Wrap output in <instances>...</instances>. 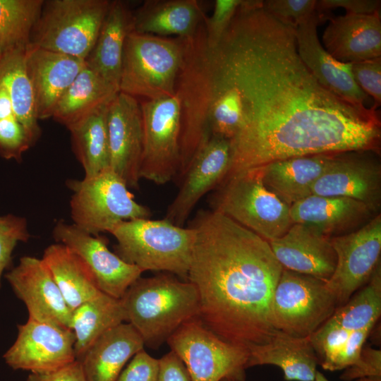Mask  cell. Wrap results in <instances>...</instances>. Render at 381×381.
I'll list each match as a JSON object with an SVG mask.
<instances>
[{
	"instance_id": "obj_41",
	"label": "cell",
	"mask_w": 381,
	"mask_h": 381,
	"mask_svg": "<svg viewBox=\"0 0 381 381\" xmlns=\"http://www.w3.org/2000/svg\"><path fill=\"white\" fill-rule=\"evenodd\" d=\"M158 371L159 359L143 349L131 358L116 381H157Z\"/></svg>"
},
{
	"instance_id": "obj_13",
	"label": "cell",
	"mask_w": 381,
	"mask_h": 381,
	"mask_svg": "<svg viewBox=\"0 0 381 381\" xmlns=\"http://www.w3.org/2000/svg\"><path fill=\"white\" fill-rule=\"evenodd\" d=\"M53 237L76 254L92 275L99 289L114 298L120 299L143 272L111 252L106 237L92 235L73 224L59 221L53 229Z\"/></svg>"
},
{
	"instance_id": "obj_36",
	"label": "cell",
	"mask_w": 381,
	"mask_h": 381,
	"mask_svg": "<svg viewBox=\"0 0 381 381\" xmlns=\"http://www.w3.org/2000/svg\"><path fill=\"white\" fill-rule=\"evenodd\" d=\"M30 237L25 217L11 214L0 217V286L2 273L10 265L17 243L26 242Z\"/></svg>"
},
{
	"instance_id": "obj_7",
	"label": "cell",
	"mask_w": 381,
	"mask_h": 381,
	"mask_svg": "<svg viewBox=\"0 0 381 381\" xmlns=\"http://www.w3.org/2000/svg\"><path fill=\"white\" fill-rule=\"evenodd\" d=\"M110 2L107 0L44 1L30 44L85 61L95 44Z\"/></svg>"
},
{
	"instance_id": "obj_46",
	"label": "cell",
	"mask_w": 381,
	"mask_h": 381,
	"mask_svg": "<svg viewBox=\"0 0 381 381\" xmlns=\"http://www.w3.org/2000/svg\"><path fill=\"white\" fill-rule=\"evenodd\" d=\"M314 381H329L327 377L320 371L317 370Z\"/></svg>"
},
{
	"instance_id": "obj_20",
	"label": "cell",
	"mask_w": 381,
	"mask_h": 381,
	"mask_svg": "<svg viewBox=\"0 0 381 381\" xmlns=\"http://www.w3.org/2000/svg\"><path fill=\"white\" fill-rule=\"evenodd\" d=\"M320 23L317 13L298 25L294 35L298 55L307 68L325 88L358 105H365L370 98L355 82L351 63L333 58L322 46L317 32Z\"/></svg>"
},
{
	"instance_id": "obj_34",
	"label": "cell",
	"mask_w": 381,
	"mask_h": 381,
	"mask_svg": "<svg viewBox=\"0 0 381 381\" xmlns=\"http://www.w3.org/2000/svg\"><path fill=\"white\" fill-rule=\"evenodd\" d=\"M365 286L337 308L328 319L351 331L373 328L381 314V264H377Z\"/></svg>"
},
{
	"instance_id": "obj_12",
	"label": "cell",
	"mask_w": 381,
	"mask_h": 381,
	"mask_svg": "<svg viewBox=\"0 0 381 381\" xmlns=\"http://www.w3.org/2000/svg\"><path fill=\"white\" fill-rule=\"evenodd\" d=\"M330 242L337 264L327 285L339 307L368 282L380 262V214L352 232L331 237Z\"/></svg>"
},
{
	"instance_id": "obj_19",
	"label": "cell",
	"mask_w": 381,
	"mask_h": 381,
	"mask_svg": "<svg viewBox=\"0 0 381 381\" xmlns=\"http://www.w3.org/2000/svg\"><path fill=\"white\" fill-rule=\"evenodd\" d=\"M25 69L30 81L38 119L52 116L54 108L85 61L29 44L25 52Z\"/></svg>"
},
{
	"instance_id": "obj_6",
	"label": "cell",
	"mask_w": 381,
	"mask_h": 381,
	"mask_svg": "<svg viewBox=\"0 0 381 381\" xmlns=\"http://www.w3.org/2000/svg\"><path fill=\"white\" fill-rule=\"evenodd\" d=\"M216 188L212 210L268 242L282 236L294 224L290 207L265 186L258 169L234 176Z\"/></svg>"
},
{
	"instance_id": "obj_38",
	"label": "cell",
	"mask_w": 381,
	"mask_h": 381,
	"mask_svg": "<svg viewBox=\"0 0 381 381\" xmlns=\"http://www.w3.org/2000/svg\"><path fill=\"white\" fill-rule=\"evenodd\" d=\"M317 0H267L264 8L279 20L294 28L316 13Z\"/></svg>"
},
{
	"instance_id": "obj_49",
	"label": "cell",
	"mask_w": 381,
	"mask_h": 381,
	"mask_svg": "<svg viewBox=\"0 0 381 381\" xmlns=\"http://www.w3.org/2000/svg\"><path fill=\"white\" fill-rule=\"evenodd\" d=\"M1 52H0V57H1Z\"/></svg>"
},
{
	"instance_id": "obj_9",
	"label": "cell",
	"mask_w": 381,
	"mask_h": 381,
	"mask_svg": "<svg viewBox=\"0 0 381 381\" xmlns=\"http://www.w3.org/2000/svg\"><path fill=\"white\" fill-rule=\"evenodd\" d=\"M167 343L184 363L192 381H245L247 347L229 342L209 329L199 318L181 325Z\"/></svg>"
},
{
	"instance_id": "obj_35",
	"label": "cell",
	"mask_w": 381,
	"mask_h": 381,
	"mask_svg": "<svg viewBox=\"0 0 381 381\" xmlns=\"http://www.w3.org/2000/svg\"><path fill=\"white\" fill-rule=\"evenodd\" d=\"M42 0H0V52L25 48L40 16Z\"/></svg>"
},
{
	"instance_id": "obj_17",
	"label": "cell",
	"mask_w": 381,
	"mask_h": 381,
	"mask_svg": "<svg viewBox=\"0 0 381 381\" xmlns=\"http://www.w3.org/2000/svg\"><path fill=\"white\" fill-rule=\"evenodd\" d=\"M5 277L28 318L70 329L71 310L42 258L23 256Z\"/></svg>"
},
{
	"instance_id": "obj_26",
	"label": "cell",
	"mask_w": 381,
	"mask_h": 381,
	"mask_svg": "<svg viewBox=\"0 0 381 381\" xmlns=\"http://www.w3.org/2000/svg\"><path fill=\"white\" fill-rule=\"evenodd\" d=\"M247 368L273 365L282 369L286 381H314L318 359L309 337L276 330L264 344L248 347Z\"/></svg>"
},
{
	"instance_id": "obj_40",
	"label": "cell",
	"mask_w": 381,
	"mask_h": 381,
	"mask_svg": "<svg viewBox=\"0 0 381 381\" xmlns=\"http://www.w3.org/2000/svg\"><path fill=\"white\" fill-rule=\"evenodd\" d=\"M351 73L358 87L373 98L375 109L381 104V57L351 63Z\"/></svg>"
},
{
	"instance_id": "obj_14",
	"label": "cell",
	"mask_w": 381,
	"mask_h": 381,
	"mask_svg": "<svg viewBox=\"0 0 381 381\" xmlns=\"http://www.w3.org/2000/svg\"><path fill=\"white\" fill-rule=\"evenodd\" d=\"M75 335L70 329L28 318L18 326V336L4 355L15 370L49 373L76 361Z\"/></svg>"
},
{
	"instance_id": "obj_4",
	"label": "cell",
	"mask_w": 381,
	"mask_h": 381,
	"mask_svg": "<svg viewBox=\"0 0 381 381\" xmlns=\"http://www.w3.org/2000/svg\"><path fill=\"white\" fill-rule=\"evenodd\" d=\"M116 240L115 253L145 271H164L187 279L195 232L167 219L122 221L109 232Z\"/></svg>"
},
{
	"instance_id": "obj_5",
	"label": "cell",
	"mask_w": 381,
	"mask_h": 381,
	"mask_svg": "<svg viewBox=\"0 0 381 381\" xmlns=\"http://www.w3.org/2000/svg\"><path fill=\"white\" fill-rule=\"evenodd\" d=\"M183 56V38L131 30L124 44L119 92L145 99L173 96Z\"/></svg>"
},
{
	"instance_id": "obj_10",
	"label": "cell",
	"mask_w": 381,
	"mask_h": 381,
	"mask_svg": "<svg viewBox=\"0 0 381 381\" xmlns=\"http://www.w3.org/2000/svg\"><path fill=\"white\" fill-rule=\"evenodd\" d=\"M337 307L326 281L283 269L272 301V325L293 336L309 337Z\"/></svg>"
},
{
	"instance_id": "obj_37",
	"label": "cell",
	"mask_w": 381,
	"mask_h": 381,
	"mask_svg": "<svg viewBox=\"0 0 381 381\" xmlns=\"http://www.w3.org/2000/svg\"><path fill=\"white\" fill-rule=\"evenodd\" d=\"M33 143L15 115L0 119V154L19 160Z\"/></svg>"
},
{
	"instance_id": "obj_24",
	"label": "cell",
	"mask_w": 381,
	"mask_h": 381,
	"mask_svg": "<svg viewBox=\"0 0 381 381\" xmlns=\"http://www.w3.org/2000/svg\"><path fill=\"white\" fill-rule=\"evenodd\" d=\"M337 153L291 157L268 163L258 169L265 186L291 207L312 195L314 183L332 163Z\"/></svg>"
},
{
	"instance_id": "obj_45",
	"label": "cell",
	"mask_w": 381,
	"mask_h": 381,
	"mask_svg": "<svg viewBox=\"0 0 381 381\" xmlns=\"http://www.w3.org/2000/svg\"><path fill=\"white\" fill-rule=\"evenodd\" d=\"M25 381H85L80 363H73L57 370L44 373H30Z\"/></svg>"
},
{
	"instance_id": "obj_47",
	"label": "cell",
	"mask_w": 381,
	"mask_h": 381,
	"mask_svg": "<svg viewBox=\"0 0 381 381\" xmlns=\"http://www.w3.org/2000/svg\"><path fill=\"white\" fill-rule=\"evenodd\" d=\"M356 381H381V377H368L356 380Z\"/></svg>"
},
{
	"instance_id": "obj_33",
	"label": "cell",
	"mask_w": 381,
	"mask_h": 381,
	"mask_svg": "<svg viewBox=\"0 0 381 381\" xmlns=\"http://www.w3.org/2000/svg\"><path fill=\"white\" fill-rule=\"evenodd\" d=\"M26 47L11 49L1 54L0 85L7 90L15 116L34 143L40 131L35 112L33 91L25 69Z\"/></svg>"
},
{
	"instance_id": "obj_23",
	"label": "cell",
	"mask_w": 381,
	"mask_h": 381,
	"mask_svg": "<svg viewBox=\"0 0 381 381\" xmlns=\"http://www.w3.org/2000/svg\"><path fill=\"white\" fill-rule=\"evenodd\" d=\"M294 223L310 226L334 237L352 232L375 215L365 204L346 197L311 195L290 207Z\"/></svg>"
},
{
	"instance_id": "obj_28",
	"label": "cell",
	"mask_w": 381,
	"mask_h": 381,
	"mask_svg": "<svg viewBox=\"0 0 381 381\" xmlns=\"http://www.w3.org/2000/svg\"><path fill=\"white\" fill-rule=\"evenodd\" d=\"M197 0H148L133 14L134 31L164 37L188 38L205 17Z\"/></svg>"
},
{
	"instance_id": "obj_8",
	"label": "cell",
	"mask_w": 381,
	"mask_h": 381,
	"mask_svg": "<svg viewBox=\"0 0 381 381\" xmlns=\"http://www.w3.org/2000/svg\"><path fill=\"white\" fill-rule=\"evenodd\" d=\"M73 224L94 236L109 232L117 224L149 218L150 212L138 203L125 181L110 167L82 180H69Z\"/></svg>"
},
{
	"instance_id": "obj_43",
	"label": "cell",
	"mask_w": 381,
	"mask_h": 381,
	"mask_svg": "<svg viewBox=\"0 0 381 381\" xmlns=\"http://www.w3.org/2000/svg\"><path fill=\"white\" fill-rule=\"evenodd\" d=\"M381 1L378 0H318L316 13L320 22L328 19L329 11L338 7L344 8L351 14H373L380 12Z\"/></svg>"
},
{
	"instance_id": "obj_27",
	"label": "cell",
	"mask_w": 381,
	"mask_h": 381,
	"mask_svg": "<svg viewBox=\"0 0 381 381\" xmlns=\"http://www.w3.org/2000/svg\"><path fill=\"white\" fill-rule=\"evenodd\" d=\"M133 14L120 1L110 2L86 66L119 90L124 44L133 30Z\"/></svg>"
},
{
	"instance_id": "obj_16",
	"label": "cell",
	"mask_w": 381,
	"mask_h": 381,
	"mask_svg": "<svg viewBox=\"0 0 381 381\" xmlns=\"http://www.w3.org/2000/svg\"><path fill=\"white\" fill-rule=\"evenodd\" d=\"M371 152L337 153L314 183L312 195L350 198L376 212L381 202V167Z\"/></svg>"
},
{
	"instance_id": "obj_25",
	"label": "cell",
	"mask_w": 381,
	"mask_h": 381,
	"mask_svg": "<svg viewBox=\"0 0 381 381\" xmlns=\"http://www.w3.org/2000/svg\"><path fill=\"white\" fill-rule=\"evenodd\" d=\"M144 347L142 337L130 323L109 329L78 361L85 381H116L127 363Z\"/></svg>"
},
{
	"instance_id": "obj_44",
	"label": "cell",
	"mask_w": 381,
	"mask_h": 381,
	"mask_svg": "<svg viewBox=\"0 0 381 381\" xmlns=\"http://www.w3.org/2000/svg\"><path fill=\"white\" fill-rule=\"evenodd\" d=\"M157 381H192L180 358L172 351L159 359Z\"/></svg>"
},
{
	"instance_id": "obj_18",
	"label": "cell",
	"mask_w": 381,
	"mask_h": 381,
	"mask_svg": "<svg viewBox=\"0 0 381 381\" xmlns=\"http://www.w3.org/2000/svg\"><path fill=\"white\" fill-rule=\"evenodd\" d=\"M230 159V141L211 137L190 164L164 218L175 225L184 226L199 200L222 182Z\"/></svg>"
},
{
	"instance_id": "obj_32",
	"label": "cell",
	"mask_w": 381,
	"mask_h": 381,
	"mask_svg": "<svg viewBox=\"0 0 381 381\" xmlns=\"http://www.w3.org/2000/svg\"><path fill=\"white\" fill-rule=\"evenodd\" d=\"M108 104L98 107L67 128L85 176H93L109 167Z\"/></svg>"
},
{
	"instance_id": "obj_1",
	"label": "cell",
	"mask_w": 381,
	"mask_h": 381,
	"mask_svg": "<svg viewBox=\"0 0 381 381\" xmlns=\"http://www.w3.org/2000/svg\"><path fill=\"white\" fill-rule=\"evenodd\" d=\"M263 1L243 0L219 43L198 33L193 47L204 64L238 93L241 126L230 140L223 181L291 157L380 148L378 110L332 93L300 58L292 26Z\"/></svg>"
},
{
	"instance_id": "obj_21",
	"label": "cell",
	"mask_w": 381,
	"mask_h": 381,
	"mask_svg": "<svg viewBox=\"0 0 381 381\" xmlns=\"http://www.w3.org/2000/svg\"><path fill=\"white\" fill-rule=\"evenodd\" d=\"M269 243L283 269L326 282L334 271L337 255L330 237L310 226L294 223L285 234Z\"/></svg>"
},
{
	"instance_id": "obj_22",
	"label": "cell",
	"mask_w": 381,
	"mask_h": 381,
	"mask_svg": "<svg viewBox=\"0 0 381 381\" xmlns=\"http://www.w3.org/2000/svg\"><path fill=\"white\" fill-rule=\"evenodd\" d=\"M322 35L325 50L343 63L381 57L380 12L330 16Z\"/></svg>"
},
{
	"instance_id": "obj_42",
	"label": "cell",
	"mask_w": 381,
	"mask_h": 381,
	"mask_svg": "<svg viewBox=\"0 0 381 381\" xmlns=\"http://www.w3.org/2000/svg\"><path fill=\"white\" fill-rule=\"evenodd\" d=\"M381 377V351L370 346L362 348L358 360L340 375L344 381L363 377Z\"/></svg>"
},
{
	"instance_id": "obj_2",
	"label": "cell",
	"mask_w": 381,
	"mask_h": 381,
	"mask_svg": "<svg viewBox=\"0 0 381 381\" xmlns=\"http://www.w3.org/2000/svg\"><path fill=\"white\" fill-rule=\"evenodd\" d=\"M187 280L199 296V319L223 339L249 347L275 332L271 306L283 267L270 243L214 210H200Z\"/></svg>"
},
{
	"instance_id": "obj_39",
	"label": "cell",
	"mask_w": 381,
	"mask_h": 381,
	"mask_svg": "<svg viewBox=\"0 0 381 381\" xmlns=\"http://www.w3.org/2000/svg\"><path fill=\"white\" fill-rule=\"evenodd\" d=\"M243 0H216L210 17L205 16L203 25L209 47L216 46L230 25Z\"/></svg>"
},
{
	"instance_id": "obj_15",
	"label": "cell",
	"mask_w": 381,
	"mask_h": 381,
	"mask_svg": "<svg viewBox=\"0 0 381 381\" xmlns=\"http://www.w3.org/2000/svg\"><path fill=\"white\" fill-rule=\"evenodd\" d=\"M107 122L109 167L128 188H138L143 146L140 102L119 92L108 104Z\"/></svg>"
},
{
	"instance_id": "obj_29",
	"label": "cell",
	"mask_w": 381,
	"mask_h": 381,
	"mask_svg": "<svg viewBox=\"0 0 381 381\" xmlns=\"http://www.w3.org/2000/svg\"><path fill=\"white\" fill-rule=\"evenodd\" d=\"M124 322L127 317L121 299L103 292L73 309L70 329L75 338L76 361L102 334Z\"/></svg>"
},
{
	"instance_id": "obj_31",
	"label": "cell",
	"mask_w": 381,
	"mask_h": 381,
	"mask_svg": "<svg viewBox=\"0 0 381 381\" xmlns=\"http://www.w3.org/2000/svg\"><path fill=\"white\" fill-rule=\"evenodd\" d=\"M119 92L85 66L58 101L52 117L68 128L109 104Z\"/></svg>"
},
{
	"instance_id": "obj_11",
	"label": "cell",
	"mask_w": 381,
	"mask_h": 381,
	"mask_svg": "<svg viewBox=\"0 0 381 381\" xmlns=\"http://www.w3.org/2000/svg\"><path fill=\"white\" fill-rule=\"evenodd\" d=\"M143 146L140 175L157 185L176 179L180 166L179 95L140 102Z\"/></svg>"
},
{
	"instance_id": "obj_3",
	"label": "cell",
	"mask_w": 381,
	"mask_h": 381,
	"mask_svg": "<svg viewBox=\"0 0 381 381\" xmlns=\"http://www.w3.org/2000/svg\"><path fill=\"white\" fill-rule=\"evenodd\" d=\"M127 322L144 345L158 349L183 323L199 318L198 291L189 281L161 274L135 280L120 298Z\"/></svg>"
},
{
	"instance_id": "obj_30",
	"label": "cell",
	"mask_w": 381,
	"mask_h": 381,
	"mask_svg": "<svg viewBox=\"0 0 381 381\" xmlns=\"http://www.w3.org/2000/svg\"><path fill=\"white\" fill-rule=\"evenodd\" d=\"M42 259L71 310L102 292L85 264L66 246H47Z\"/></svg>"
},
{
	"instance_id": "obj_48",
	"label": "cell",
	"mask_w": 381,
	"mask_h": 381,
	"mask_svg": "<svg viewBox=\"0 0 381 381\" xmlns=\"http://www.w3.org/2000/svg\"><path fill=\"white\" fill-rule=\"evenodd\" d=\"M221 381H237V380L231 377H226V378L222 379Z\"/></svg>"
}]
</instances>
